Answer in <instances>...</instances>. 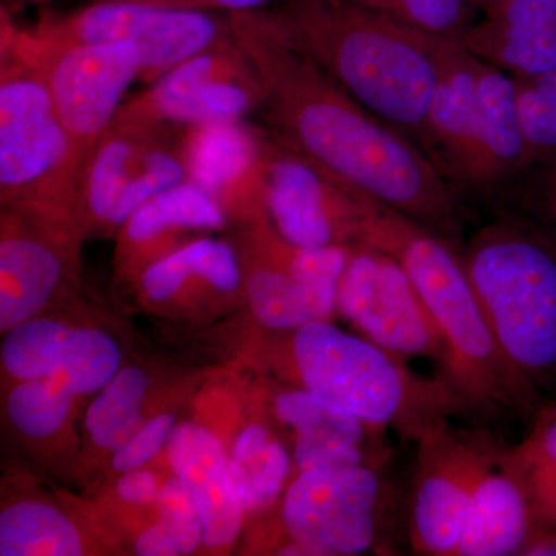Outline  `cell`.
Masks as SVG:
<instances>
[{"instance_id": "cell-1", "label": "cell", "mask_w": 556, "mask_h": 556, "mask_svg": "<svg viewBox=\"0 0 556 556\" xmlns=\"http://www.w3.org/2000/svg\"><path fill=\"white\" fill-rule=\"evenodd\" d=\"M257 70L266 130L346 188L463 247L468 212L426 149L354 100L299 46L276 11L229 14Z\"/></svg>"}, {"instance_id": "cell-2", "label": "cell", "mask_w": 556, "mask_h": 556, "mask_svg": "<svg viewBox=\"0 0 556 556\" xmlns=\"http://www.w3.org/2000/svg\"><path fill=\"white\" fill-rule=\"evenodd\" d=\"M356 244L386 252L407 273L447 343L453 387L478 416L510 413L533 420L541 408L540 391L501 350L459 248L361 192H356Z\"/></svg>"}, {"instance_id": "cell-3", "label": "cell", "mask_w": 556, "mask_h": 556, "mask_svg": "<svg viewBox=\"0 0 556 556\" xmlns=\"http://www.w3.org/2000/svg\"><path fill=\"white\" fill-rule=\"evenodd\" d=\"M276 13L354 100L424 144L442 53L452 38L356 0H285Z\"/></svg>"}, {"instance_id": "cell-4", "label": "cell", "mask_w": 556, "mask_h": 556, "mask_svg": "<svg viewBox=\"0 0 556 556\" xmlns=\"http://www.w3.org/2000/svg\"><path fill=\"white\" fill-rule=\"evenodd\" d=\"M490 328L510 364L540 391L556 380V237L504 207L459 249Z\"/></svg>"}, {"instance_id": "cell-5", "label": "cell", "mask_w": 556, "mask_h": 556, "mask_svg": "<svg viewBox=\"0 0 556 556\" xmlns=\"http://www.w3.org/2000/svg\"><path fill=\"white\" fill-rule=\"evenodd\" d=\"M289 356L302 388L416 444L455 416L478 417L444 379L419 378L402 358L328 320L292 329Z\"/></svg>"}, {"instance_id": "cell-6", "label": "cell", "mask_w": 556, "mask_h": 556, "mask_svg": "<svg viewBox=\"0 0 556 556\" xmlns=\"http://www.w3.org/2000/svg\"><path fill=\"white\" fill-rule=\"evenodd\" d=\"M86 164L58 115L38 67L2 51L0 199L2 206L47 204L80 214ZM84 222V219H83Z\"/></svg>"}, {"instance_id": "cell-7", "label": "cell", "mask_w": 556, "mask_h": 556, "mask_svg": "<svg viewBox=\"0 0 556 556\" xmlns=\"http://www.w3.org/2000/svg\"><path fill=\"white\" fill-rule=\"evenodd\" d=\"M2 51L30 62L42 73L58 115L84 164L141 78L142 58L131 43H49L3 25ZM86 172V170H84Z\"/></svg>"}, {"instance_id": "cell-8", "label": "cell", "mask_w": 556, "mask_h": 556, "mask_svg": "<svg viewBox=\"0 0 556 556\" xmlns=\"http://www.w3.org/2000/svg\"><path fill=\"white\" fill-rule=\"evenodd\" d=\"M49 43H131L142 58L141 83L152 84L182 61L232 38L229 14L93 0L27 30Z\"/></svg>"}, {"instance_id": "cell-9", "label": "cell", "mask_w": 556, "mask_h": 556, "mask_svg": "<svg viewBox=\"0 0 556 556\" xmlns=\"http://www.w3.org/2000/svg\"><path fill=\"white\" fill-rule=\"evenodd\" d=\"M185 135L178 127L113 121L84 172V222L121 228L153 197L188 181Z\"/></svg>"}, {"instance_id": "cell-10", "label": "cell", "mask_w": 556, "mask_h": 556, "mask_svg": "<svg viewBox=\"0 0 556 556\" xmlns=\"http://www.w3.org/2000/svg\"><path fill=\"white\" fill-rule=\"evenodd\" d=\"M338 309L362 338L402 361L433 362L439 378L453 387L447 343L407 273L386 252L365 244L351 247L339 288Z\"/></svg>"}, {"instance_id": "cell-11", "label": "cell", "mask_w": 556, "mask_h": 556, "mask_svg": "<svg viewBox=\"0 0 556 556\" xmlns=\"http://www.w3.org/2000/svg\"><path fill=\"white\" fill-rule=\"evenodd\" d=\"M262 102L257 70L232 36L169 70L124 102L116 118L192 129L244 121Z\"/></svg>"}, {"instance_id": "cell-12", "label": "cell", "mask_w": 556, "mask_h": 556, "mask_svg": "<svg viewBox=\"0 0 556 556\" xmlns=\"http://www.w3.org/2000/svg\"><path fill=\"white\" fill-rule=\"evenodd\" d=\"M379 468L324 466L300 471L281 503V521L291 541L308 544L320 556L379 548L387 501Z\"/></svg>"}, {"instance_id": "cell-13", "label": "cell", "mask_w": 556, "mask_h": 556, "mask_svg": "<svg viewBox=\"0 0 556 556\" xmlns=\"http://www.w3.org/2000/svg\"><path fill=\"white\" fill-rule=\"evenodd\" d=\"M485 430L453 420L417 442V470L409 511V543L417 554L457 556L478 478L495 447Z\"/></svg>"}, {"instance_id": "cell-14", "label": "cell", "mask_w": 556, "mask_h": 556, "mask_svg": "<svg viewBox=\"0 0 556 556\" xmlns=\"http://www.w3.org/2000/svg\"><path fill=\"white\" fill-rule=\"evenodd\" d=\"M262 177L270 225L299 248L354 247V192L263 131Z\"/></svg>"}, {"instance_id": "cell-15", "label": "cell", "mask_w": 556, "mask_h": 556, "mask_svg": "<svg viewBox=\"0 0 556 556\" xmlns=\"http://www.w3.org/2000/svg\"><path fill=\"white\" fill-rule=\"evenodd\" d=\"M263 130L247 121L186 130L188 181L206 190L226 214L268 218L262 177Z\"/></svg>"}, {"instance_id": "cell-16", "label": "cell", "mask_w": 556, "mask_h": 556, "mask_svg": "<svg viewBox=\"0 0 556 556\" xmlns=\"http://www.w3.org/2000/svg\"><path fill=\"white\" fill-rule=\"evenodd\" d=\"M538 526L511 448L496 442L471 495L457 556L522 555Z\"/></svg>"}, {"instance_id": "cell-17", "label": "cell", "mask_w": 556, "mask_h": 556, "mask_svg": "<svg viewBox=\"0 0 556 556\" xmlns=\"http://www.w3.org/2000/svg\"><path fill=\"white\" fill-rule=\"evenodd\" d=\"M274 413L294 430L292 460L298 473L324 466L380 467L388 456L386 431L332 407L306 388L278 393Z\"/></svg>"}, {"instance_id": "cell-18", "label": "cell", "mask_w": 556, "mask_h": 556, "mask_svg": "<svg viewBox=\"0 0 556 556\" xmlns=\"http://www.w3.org/2000/svg\"><path fill=\"white\" fill-rule=\"evenodd\" d=\"M479 62L459 40L448 39L428 110L424 149L455 188L466 186L473 160Z\"/></svg>"}, {"instance_id": "cell-19", "label": "cell", "mask_w": 556, "mask_h": 556, "mask_svg": "<svg viewBox=\"0 0 556 556\" xmlns=\"http://www.w3.org/2000/svg\"><path fill=\"white\" fill-rule=\"evenodd\" d=\"M478 130L466 188L492 195L511 186L529 166L514 76L479 62Z\"/></svg>"}, {"instance_id": "cell-20", "label": "cell", "mask_w": 556, "mask_h": 556, "mask_svg": "<svg viewBox=\"0 0 556 556\" xmlns=\"http://www.w3.org/2000/svg\"><path fill=\"white\" fill-rule=\"evenodd\" d=\"M167 457L203 517V543L229 546L239 535L244 508L229 475L225 448L206 428L182 424L172 431Z\"/></svg>"}, {"instance_id": "cell-21", "label": "cell", "mask_w": 556, "mask_h": 556, "mask_svg": "<svg viewBox=\"0 0 556 556\" xmlns=\"http://www.w3.org/2000/svg\"><path fill=\"white\" fill-rule=\"evenodd\" d=\"M226 222L228 214L214 197L185 181L153 197L121 226V252L127 268L142 273L177 251V237L195 230L222 229Z\"/></svg>"}, {"instance_id": "cell-22", "label": "cell", "mask_w": 556, "mask_h": 556, "mask_svg": "<svg viewBox=\"0 0 556 556\" xmlns=\"http://www.w3.org/2000/svg\"><path fill=\"white\" fill-rule=\"evenodd\" d=\"M292 463L288 450L268 428L254 424L241 431L229 459V475L244 511L260 510L277 500Z\"/></svg>"}, {"instance_id": "cell-23", "label": "cell", "mask_w": 556, "mask_h": 556, "mask_svg": "<svg viewBox=\"0 0 556 556\" xmlns=\"http://www.w3.org/2000/svg\"><path fill=\"white\" fill-rule=\"evenodd\" d=\"M83 538L62 511L39 501H21L0 514V555L78 556Z\"/></svg>"}, {"instance_id": "cell-24", "label": "cell", "mask_w": 556, "mask_h": 556, "mask_svg": "<svg viewBox=\"0 0 556 556\" xmlns=\"http://www.w3.org/2000/svg\"><path fill=\"white\" fill-rule=\"evenodd\" d=\"M148 378L137 367L119 369L87 409L86 428L100 448L118 452L141 427Z\"/></svg>"}, {"instance_id": "cell-25", "label": "cell", "mask_w": 556, "mask_h": 556, "mask_svg": "<svg viewBox=\"0 0 556 556\" xmlns=\"http://www.w3.org/2000/svg\"><path fill=\"white\" fill-rule=\"evenodd\" d=\"M73 328L31 318L10 329L2 343L3 368L17 380L49 378L67 362Z\"/></svg>"}, {"instance_id": "cell-26", "label": "cell", "mask_w": 556, "mask_h": 556, "mask_svg": "<svg viewBox=\"0 0 556 556\" xmlns=\"http://www.w3.org/2000/svg\"><path fill=\"white\" fill-rule=\"evenodd\" d=\"M535 507L536 527L556 532V407H543L521 444L511 447Z\"/></svg>"}, {"instance_id": "cell-27", "label": "cell", "mask_w": 556, "mask_h": 556, "mask_svg": "<svg viewBox=\"0 0 556 556\" xmlns=\"http://www.w3.org/2000/svg\"><path fill=\"white\" fill-rule=\"evenodd\" d=\"M351 247L292 249L291 273L314 321L329 320L338 309L339 288Z\"/></svg>"}, {"instance_id": "cell-28", "label": "cell", "mask_w": 556, "mask_h": 556, "mask_svg": "<svg viewBox=\"0 0 556 556\" xmlns=\"http://www.w3.org/2000/svg\"><path fill=\"white\" fill-rule=\"evenodd\" d=\"M75 394L56 378L20 380L10 391L7 412L25 437H53L67 420Z\"/></svg>"}, {"instance_id": "cell-29", "label": "cell", "mask_w": 556, "mask_h": 556, "mask_svg": "<svg viewBox=\"0 0 556 556\" xmlns=\"http://www.w3.org/2000/svg\"><path fill=\"white\" fill-rule=\"evenodd\" d=\"M121 353L115 340L93 328H79L73 332L72 350L65 367L56 378L73 394H89L108 386L119 371Z\"/></svg>"}, {"instance_id": "cell-30", "label": "cell", "mask_w": 556, "mask_h": 556, "mask_svg": "<svg viewBox=\"0 0 556 556\" xmlns=\"http://www.w3.org/2000/svg\"><path fill=\"white\" fill-rule=\"evenodd\" d=\"M529 164L556 156V68L515 78Z\"/></svg>"}, {"instance_id": "cell-31", "label": "cell", "mask_w": 556, "mask_h": 556, "mask_svg": "<svg viewBox=\"0 0 556 556\" xmlns=\"http://www.w3.org/2000/svg\"><path fill=\"white\" fill-rule=\"evenodd\" d=\"M364 5L445 38L457 39L467 28V0H364Z\"/></svg>"}, {"instance_id": "cell-32", "label": "cell", "mask_w": 556, "mask_h": 556, "mask_svg": "<svg viewBox=\"0 0 556 556\" xmlns=\"http://www.w3.org/2000/svg\"><path fill=\"white\" fill-rule=\"evenodd\" d=\"M514 207L556 237V156L529 164L514 185Z\"/></svg>"}, {"instance_id": "cell-33", "label": "cell", "mask_w": 556, "mask_h": 556, "mask_svg": "<svg viewBox=\"0 0 556 556\" xmlns=\"http://www.w3.org/2000/svg\"><path fill=\"white\" fill-rule=\"evenodd\" d=\"M160 522L177 541L181 555H189L199 548L203 541V517L188 489L179 479H169L160 489L156 497Z\"/></svg>"}, {"instance_id": "cell-34", "label": "cell", "mask_w": 556, "mask_h": 556, "mask_svg": "<svg viewBox=\"0 0 556 556\" xmlns=\"http://www.w3.org/2000/svg\"><path fill=\"white\" fill-rule=\"evenodd\" d=\"M174 422V416L166 413L139 427L130 441H127L113 456V468L126 473L148 464L156 456L164 442L170 438Z\"/></svg>"}, {"instance_id": "cell-35", "label": "cell", "mask_w": 556, "mask_h": 556, "mask_svg": "<svg viewBox=\"0 0 556 556\" xmlns=\"http://www.w3.org/2000/svg\"><path fill=\"white\" fill-rule=\"evenodd\" d=\"M486 17L506 27L556 30V0H504Z\"/></svg>"}, {"instance_id": "cell-36", "label": "cell", "mask_w": 556, "mask_h": 556, "mask_svg": "<svg viewBox=\"0 0 556 556\" xmlns=\"http://www.w3.org/2000/svg\"><path fill=\"white\" fill-rule=\"evenodd\" d=\"M119 2L144 3L163 9L204 10L215 13H247L263 10L270 0H119Z\"/></svg>"}, {"instance_id": "cell-37", "label": "cell", "mask_w": 556, "mask_h": 556, "mask_svg": "<svg viewBox=\"0 0 556 556\" xmlns=\"http://www.w3.org/2000/svg\"><path fill=\"white\" fill-rule=\"evenodd\" d=\"M116 493L126 503L149 506L156 503L159 497V479L150 471L139 470V468L126 471L116 484Z\"/></svg>"}, {"instance_id": "cell-38", "label": "cell", "mask_w": 556, "mask_h": 556, "mask_svg": "<svg viewBox=\"0 0 556 556\" xmlns=\"http://www.w3.org/2000/svg\"><path fill=\"white\" fill-rule=\"evenodd\" d=\"M135 554L142 556H177L181 555L177 541L169 530L161 522L150 526L139 535L135 544Z\"/></svg>"}, {"instance_id": "cell-39", "label": "cell", "mask_w": 556, "mask_h": 556, "mask_svg": "<svg viewBox=\"0 0 556 556\" xmlns=\"http://www.w3.org/2000/svg\"><path fill=\"white\" fill-rule=\"evenodd\" d=\"M473 2H477L478 5L484 7L486 13H490V11L497 9L504 0H473Z\"/></svg>"}, {"instance_id": "cell-40", "label": "cell", "mask_w": 556, "mask_h": 556, "mask_svg": "<svg viewBox=\"0 0 556 556\" xmlns=\"http://www.w3.org/2000/svg\"><path fill=\"white\" fill-rule=\"evenodd\" d=\"M14 2H43V0H14Z\"/></svg>"}, {"instance_id": "cell-41", "label": "cell", "mask_w": 556, "mask_h": 556, "mask_svg": "<svg viewBox=\"0 0 556 556\" xmlns=\"http://www.w3.org/2000/svg\"><path fill=\"white\" fill-rule=\"evenodd\" d=\"M356 2H361V3H364V0H356Z\"/></svg>"}]
</instances>
